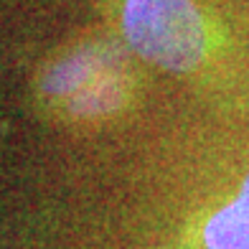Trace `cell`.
I'll return each mask as SVG.
<instances>
[{"instance_id":"6da1fadb","label":"cell","mask_w":249,"mask_h":249,"mask_svg":"<svg viewBox=\"0 0 249 249\" xmlns=\"http://www.w3.org/2000/svg\"><path fill=\"white\" fill-rule=\"evenodd\" d=\"M122 31L142 59L168 71H191L206 51L203 20L191 0H127Z\"/></svg>"},{"instance_id":"7a4b0ae2","label":"cell","mask_w":249,"mask_h":249,"mask_svg":"<svg viewBox=\"0 0 249 249\" xmlns=\"http://www.w3.org/2000/svg\"><path fill=\"white\" fill-rule=\"evenodd\" d=\"M203 244L206 249H249V176L239 196L203 226Z\"/></svg>"}]
</instances>
